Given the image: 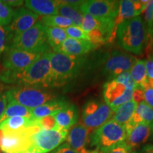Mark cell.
Wrapping results in <instances>:
<instances>
[{"mask_svg": "<svg viewBox=\"0 0 153 153\" xmlns=\"http://www.w3.org/2000/svg\"><path fill=\"white\" fill-rule=\"evenodd\" d=\"M40 130L41 129L36 123L20 132L0 129V150L4 153H30V137Z\"/></svg>", "mask_w": 153, "mask_h": 153, "instance_id": "6", "label": "cell"}, {"mask_svg": "<svg viewBox=\"0 0 153 153\" xmlns=\"http://www.w3.org/2000/svg\"><path fill=\"white\" fill-rule=\"evenodd\" d=\"M0 153H1V150H0Z\"/></svg>", "mask_w": 153, "mask_h": 153, "instance_id": "48", "label": "cell"}, {"mask_svg": "<svg viewBox=\"0 0 153 153\" xmlns=\"http://www.w3.org/2000/svg\"><path fill=\"white\" fill-rule=\"evenodd\" d=\"M53 153H78L73 149L70 148L68 144H64L59 146Z\"/></svg>", "mask_w": 153, "mask_h": 153, "instance_id": "40", "label": "cell"}, {"mask_svg": "<svg viewBox=\"0 0 153 153\" xmlns=\"http://www.w3.org/2000/svg\"><path fill=\"white\" fill-rule=\"evenodd\" d=\"M42 54L30 53L12 47L7 48L2 57L5 73H20L31 65Z\"/></svg>", "mask_w": 153, "mask_h": 153, "instance_id": "10", "label": "cell"}, {"mask_svg": "<svg viewBox=\"0 0 153 153\" xmlns=\"http://www.w3.org/2000/svg\"><path fill=\"white\" fill-rule=\"evenodd\" d=\"M133 91L123 84L113 79L104 85L103 95L106 104L114 111L121 105L132 100Z\"/></svg>", "mask_w": 153, "mask_h": 153, "instance_id": "12", "label": "cell"}, {"mask_svg": "<svg viewBox=\"0 0 153 153\" xmlns=\"http://www.w3.org/2000/svg\"><path fill=\"white\" fill-rule=\"evenodd\" d=\"M100 27V19L96 18L91 15L84 14L83 15V22L81 28L86 33L99 29Z\"/></svg>", "mask_w": 153, "mask_h": 153, "instance_id": "29", "label": "cell"}, {"mask_svg": "<svg viewBox=\"0 0 153 153\" xmlns=\"http://www.w3.org/2000/svg\"><path fill=\"white\" fill-rule=\"evenodd\" d=\"M2 89H3V88H2V87H1V85H0V91H1V90H2Z\"/></svg>", "mask_w": 153, "mask_h": 153, "instance_id": "46", "label": "cell"}, {"mask_svg": "<svg viewBox=\"0 0 153 153\" xmlns=\"http://www.w3.org/2000/svg\"><path fill=\"white\" fill-rule=\"evenodd\" d=\"M7 102H8V99H7L6 93H0V117L2 116L6 108H7Z\"/></svg>", "mask_w": 153, "mask_h": 153, "instance_id": "39", "label": "cell"}, {"mask_svg": "<svg viewBox=\"0 0 153 153\" xmlns=\"http://www.w3.org/2000/svg\"><path fill=\"white\" fill-rule=\"evenodd\" d=\"M51 69V87H62L75 78L81 71L85 62V57L49 52Z\"/></svg>", "mask_w": 153, "mask_h": 153, "instance_id": "2", "label": "cell"}, {"mask_svg": "<svg viewBox=\"0 0 153 153\" xmlns=\"http://www.w3.org/2000/svg\"><path fill=\"white\" fill-rule=\"evenodd\" d=\"M47 39L49 46L52 48L54 52L58 53L63 42L67 38L65 28L57 27H46Z\"/></svg>", "mask_w": 153, "mask_h": 153, "instance_id": "27", "label": "cell"}, {"mask_svg": "<svg viewBox=\"0 0 153 153\" xmlns=\"http://www.w3.org/2000/svg\"><path fill=\"white\" fill-rule=\"evenodd\" d=\"M7 33L8 31L4 26L0 25V55L7 49Z\"/></svg>", "mask_w": 153, "mask_h": 153, "instance_id": "35", "label": "cell"}, {"mask_svg": "<svg viewBox=\"0 0 153 153\" xmlns=\"http://www.w3.org/2000/svg\"><path fill=\"white\" fill-rule=\"evenodd\" d=\"M114 79L119 83L123 84L127 89H131V90H134L135 89H136V85L132 79L129 71L124 72L123 73L120 74Z\"/></svg>", "mask_w": 153, "mask_h": 153, "instance_id": "33", "label": "cell"}, {"mask_svg": "<svg viewBox=\"0 0 153 153\" xmlns=\"http://www.w3.org/2000/svg\"><path fill=\"white\" fill-rule=\"evenodd\" d=\"M148 1L123 0L119 1L117 16L115 19V28L126 20L139 16L144 11Z\"/></svg>", "mask_w": 153, "mask_h": 153, "instance_id": "16", "label": "cell"}, {"mask_svg": "<svg viewBox=\"0 0 153 153\" xmlns=\"http://www.w3.org/2000/svg\"><path fill=\"white\" fill-rule=\"evenodd\" d=\"M14 11L4 1H0V25L7 26L12 21Z\"/></svg>", "mask_w": 153, "mask_h": 153, "instance_id": "30", "label": "cell"}, {"mask_svg": "<svg viewBox=\"0 0 153 153\" xmlns=\"http://www.w3.org/2000/svg\"><path fill=\"white\" fill-rule=\"evenodd\" d=\"M30 53L43 54L49 51L46 27L37 22L26 31L13 37L11 46Z\"/></svg>", "mask_w": 153, "mask_h": 153, "instance_id": "4", "label": "cell"}, {"mask_svg": "<svg viewBox=\"0 0 153 153\" xmlns=\"http://www.w3.org/2000/svg\"><path fill=\"white\" fill-rule=\"evenodd\" d=\"M131 76L136 88L144 91L149 87L148 77L145 68V60H137L131 69Z\"/></svg>", "mask_w": 153, "mask_h": 153, "instance_id": "23", "label": "cell"}, {"mask_svg": "<svg viewBox=\"0 0 153 153\" xmlns=\"http://www.w3.org/2000/svg\"><path fill=\"white\" fill-rule=\"evenodd\" d=\"M6 95L8 101H15L30 110L52 101L56 97L54 94L44 89L28 86L13 88L7 91Z\"/></svg>", "mask_w": 153, "mask_h": 153, "instance_id": "7", "label": "cell"}, {"mask_svg": "<svg viewBox=\"0 0 153 153\" xmlns=\"http://www.w3.org/2000/svg\"><path fill=\"white\" fill-rule=\"evenodd\" d=\"M4 2L9 6H12V7H20L24 4V1L22 0H11V1H4Z\"/></svg>", "mask_w": 153, "mask_h": 153, "instance_id": "41", "label": "cell"}, {"mask_svg": "<svg viewBox=\"0 0 153 153\" xmlns=\"http://www.w3.org/2000/svg\"><path fill=\"white\" fill-rule=\"evenodd\" d=\"M152 133L151 125L140 123L136 125L128 134L125 142L131 151L132 149L139 148L148 141Z\"/></svg>", "mask_w": 153, "mask_h": 153, "instance_id": "17", "label": "cell"}, {"mask_svg": "<svg viewBox=\"0 0 153 153\" xmlns=\"http://www.w3.org/2000/svg\"><path fill=\"white\" fill-rule=\"evenodd\" d=\"M136 106L137 104L133 100L121 105L114 111L112 120L120 125L124 126L132 118L135 113Z\"/></svg>", "mask_w": 153, "mask_h": 153, "instance_id": "26", "label": "cell"}, {"mask_svg": "<svg viewBox=\"0 0 153 153\" xmlns=\"http://www.w3.org/2000/svg\"><path fill=\"white\" fill-rule=\"evenodd\" d=\"M67 36H70V38H74L77 40H85V41H89L87 34L82 30L81 27H78L75 26H71L70 27L65 28Z\"/></svg>", "mask_w": 153, "mask_h": 153, "instance_id": "32", "label": "cell"}, {"mask_svg": "<svg viewBox=\"0 0 153 153\" xmlns=\"http://www.w3.org/2000/svg\"><path fill=\"white\" fill-rule=\"evenodd\" d=\"M8 102L9 104L7 105L4 112L2 116L0 117V123L7 118L14 117V116H22V117H25L28 119H33L31 114V110L19 104L15 101L9 100Z\"/></svg>", "mask_w": 153, "mask_h": 153, "instance_id": "25", "label": "cell"}, {"mask_svg": "<svg viewBox=\"0 0 153 153\" xmlns=\"http://www.w3.org/2000/svg\"><path fill=\"white\" fill-rule=\"evenodd\" d=\"M39 16L26 8L20 7L14 11L11 24L7 27V31L10 37L19 35L34 26Z\"/></svg>", "mask_w": 153, "mask_h": 153, "instance_id": "14", "label": "cell"}, {"mask_svg": "<svg viewBox=\"0 0 153 153\" xmlns=\"http://www.w3.org/2000/svg\"><path fill=\"white\" fill-rule=\"evenodd\" d=\"M91 153H102V152H100V151H99V150H97V149H96L95 150L91 151Z\"/></svg>", "mask_w": 153, "mask_h": 153, "instance_id": "43", "label": "cell"}, {"mask_svg": "<svg viewBox=\"0 0 153 153\" xmlns=\"http://www.w3.org/2000/svg\"><path fill=\"white\" fill-rule=\"evenodd\" d=\"M132 100L135 101L137 104L142 102L144 100V91L142 89L136 88L133 91V98Z\"/></svg>", "mask_w": 153, "mask_h": 153, "instance_id": "38", "label": "cell"}, {"mask_svg": "<svg viewBox=\"0 0 153 153\" xmlns=\"http://www.w3.org/2000/svg\"><path fill=\"white\" fill-rule=\"evenodd\" d=\"M36 123L41 130H51L55 128V120L54 116H49L39 119H36Z\"/></svg>", "mask_w": 153, "mask_h": 153, "instance_id": "34", "label": "cell"}, {"mask_svg": "<svg viewBox=\"0 0 153 153\" xmlns=\"http://www.w3.org/2000/svg\"><path fill=\"white\" fill-rule=\"evenodd\" d=\"M140 153H153V145L149 144L145 145Z\"/></svg>", "mask_w": 153, "mask_h": 153, "instance_id": "42", "label": "cell"}, {"mask_svg": "<svg viewBox=\"0 0 153 153\" xmlns=\"http://www.w3.org/2000/svg\"><path fill=\"white\" fill-rule=\"evenodd\" d=\"M35 119H28L22 116H14L7 118L0 123V129L11 132H20L35 125Z\"/></svg>", "mask_w": 153, "mask_h": 153, "instance_id": "22", "label": "cell"}, {"mask_svg": "<svg viewBox=\"0 0 153 153\" xmlns=\"http://www.w3.org/2000/svg\"><path fill=\"white\" fill-rule=\"evenodd\" d=\"M95 48L89 41L67 38L63 42L58 53L74 56H82Z\"/></svg>", "mask_w": 153, "mask_h": 153, "instance_id": "18", "label": "cell"}, {"mask_svg": "<svg viewBox=\"0 0 153 153\" xmlns=\"http://www.w3.org/2000/svg\"><path fill=\"white\" fill-rule=\"evenodd\" d=\"M131 153H137L136 152H131Z\"/></svg>", "mask_w": 153, "mask_h": 153, "instance_id": "47", "label": "cell"}, {"mask_svg": "<svg viewBox=\"0 0 153 153\" xmlns=\"http://www.w3.org/2000/svg\"><path fill=\"white\" fill-rule=\"evenodd\" d=\"M114 111L106 103L90 100L86 103L82 114V124L91 130H97L112 119Z\"/></svg>", "mask_w": 153, "mask_h": 153, "instance_id": "9", "label": "cell"}, {"mask_svg": "<svg viewBox=\"0 0 153 153\" xmlns=\"http://www.w3.org/2000/svg\"><path fill=\"white\" fill-rule=\"evenodd\" d=\"M126 136L124 126L111 119L91 134V145L104 153L115 145L125 142Z\"/></svg>", "mask_w": 153, "mask_h": 153, "instance_id": "5", "label": "cell"}, {"mask_svg": "<svg viewBox=\"0 0 153 153\" xmlns=\"http://www.w3.org/2000/svg\"><path fill=\"white\" fill-rule=\"evenodd\" d=\"M55 127L68 130L76 123L78 120V111L73 104H69L54 116Z\"/></svg>", "mask_w": 153, "mask_h": 153, "instance_id": "20", "label": "cell"}, {"mask_svg": "<svg viewBox=\"0 0 153 153\" xmlns=\"http://www.w3.org/2000/svg\"><path fill=\"white\" fill-rule=\"evenodd\" d=\"M68 130L55 127L51 130H40L30 137V153H48L59 147L65 140Z\"/></svg>", "mask_w": 153, "mask_h": 153, "instance_id": "8", "label": "cell"}, {"mask_svg": "<svg viewBox=\"0 0 153 153\" xmlns=\"http://www.w3.org/2000/svg\"><path fill=\"white\" fill-rule=\"evenodd\" d=\"M116 35L120 46L136 55L142 53L148 40L146 27L140 16L126 20L118 25Z\"/></svg>", "mask_w": 153, "mask_h": 153, "instance_id": "3", "label": "cell"}, {"mask_svg": "<svg viewBox=\"0 0 153 153\" xmlns=\"http://www.w3.org/2000/svg\"><path fill=\"white\" fill-rule=\"evenodd\" d=\"M48 53L42 54L31 65L20 73L7 74L1 76L6 82H15L34 87H51V69Z\"/></svg>", "mask_w": 153, "mask_h": 153, "instance_id": "1", "label": "cell"}, {"mask_svg": "<svg viewBox=\"0 0 153 153\" xmlns=\"http://www.w3.org/2000/svg\"><path fill=\"white\" fill-rule=\"evenodd\" d=\"M144 100L153 108V88L148 87L144 90Z\"/></svg>", "mask_w": 153, "mask_h": 153, "instance_id": "37", "label": "cell"}, {"mask_svg": "<svg viewBox=\"0 0 153 153\" xmlns=\"http://www.w3.org/2000/svg\"><path fill=\"white\" fill-rule=\"evenodd\" d=\"M69 104H70L69 102L65 99H55L37 108L32 109L31 114L34 119H39V118L49 116H54L57 113H58Z\"/></svg>", "mask_w": 153, "mask_h": 153, "instance_id": "21", "label": "cell"}, {"mask_svg": "<svg viewBox=\"0 0 153 153\" xmlns=\"http://www.w3.org/2000/svg\"><path fill=\"white\" fill-rule=\"evenodd\" d=\"M152 38L153 40V24H152Z\"/></svg>", "mask_w": 153, "mask_h": 153, "instance_id": "45", "label": "cell"}, {"mask_svg": "<svg viewBox=\"0 0 153 153\" xmlns=\"http://www.w3.org/2000/svg\"><path fill=\"white\" fill-rule=\"evenodd\" d=\"M129 152L130 150L126 142H123L112 147L104 153H129Z\"/></svg>", "mask_w": 153, "mask_h": 153, "instance_id": "36", "label": "cell"}, {"mask_svg": "<svg viewBox=\"0 0 153 153\" xmlns=\"http://www.w3.org/2000/svg\"><path fill=\"white\" fill-rule=\"evenodd\" d=\"M145 23L147 26V35L152 38V29L153 24V0L148 1L144 11Z\"/></svg>", "mask_w": 153, "mask_h": 153, "instance_id": "31", "label": "cell"}, {"mask_svg": "<svg viewBox=\"0 0 153 153\" xmlns=\"http://www.w3.org/2000/svg\"><path fill=\"white\" fill-rule=\"evenodd\" d=\"M57 14L69 19L73 24V26L81 27L83 22V14L79 9L67 4L63 1H58Z\"/></svg>", "mask_w": 153, "mask_h": 153, "instance_id": "24", "label": "cell"}, {"mask_svg": "<svg viewBox=\"0 0 153 153\" xmlns=\"http://www.w3.org/2000/svg\"><path fill=\"white\" fill-rule=\"evenodd\" d=\"M45 27H57L66 28L73 26V24L69 19L60 16V15H53L41 17L39 22Z\"/></svg>", "mask_w": 153, "mask_h": 153, "instance_id": "28", "label": "cell"}, {"mask_svg": "<svg viewBox=\"0 0 153 153\" xmlns=\"http://www.w3.org/2000/svg\"><path fill=\"white\" fill-rule=\"evenodd\" d=\"M25 7L37 15L43 16L57 14L58 1L53 0H27L24 1Z\"/></svg>", "mask_w": 153, "mask_h": 153, "instance_id": "19", "label": "cell"}, {"mask_svg": "<svg viewBox=\"0 0 153 153\" xmlns=\"http://www.w3.org/2000/svg\"><path fill=\"white\" fill-rule=\"evenodd\" d=\"M151 128H152V132L153 133V121H152V124H151Z\"/></svg>", "mask_w": 153, "mask_h": 153, "instance_id": "44", "label": "cell"}, {"mask_svg": "<svg viewBox=\"0 0 153 153\" xmlns=\"http://www.w3.org/2000/svg\"><path fill=\"white\" fill-rule=\"evenodd\" d=\"M137 58L131 55L114 52L106 57L104 61V72L113 79L120 74L131 70Z\"/></svg>", "mask_w": 153, "mask_h": 153, "instance_id": "13", "label": "cell"}, {"mask_svg": "<svg viewBox=\"0 0 153 153\" xmlns=\"http://www.w3.org/2000/svg\"><path fill=\"white\" fill-rule=\"evenodd\" d=\"M119 1L109 0H89L84 1L80 7L83 14H89L99 19H116Z\"/></svg>", "mask_w": 153, "mask_h": 153, "instance_id": "11", "label": "cell"}, {"mask_svg": "<svg viewBox=\"0 0 153 153\" xmlns=\"http://www.w3.org/2000/svg\"><path fill=\"white\" fill-rule=\"evenodd\" d=\"M92 131L87 128L82 124L72 126L67 136V143L70 148L78 153H91L87 146L90 142V135Z\"/></svg>", "mask_w": 153, "mask_h": 153, "instance_id": "15", "label": "cell"}]
</instances>
